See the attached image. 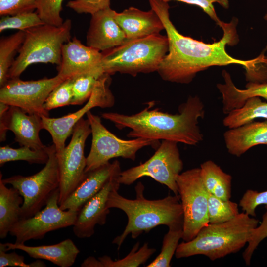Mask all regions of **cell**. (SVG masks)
Returning <instances> with one entry per match:
<instances>
[{"label":"cell","mask_w":267,"mask_h":267,"mask_svg":"<svg viewBox=\"0 0 267 267\" xmlns=\"http://www.w3.org/2000/svg\"><path fill=\"white\" fill-rule=\"evenodd\" d=\"M44 23L37 12H28L14 15L5 16L0 20V32L8 29L25 31Z\"/></svg>","instance_id":"cell-33"},{"label":"cell","mask_w":267,"mask_h":267,"mask_svg":"<svg viewBox=\"0 0 267 267\" xmlns=\"http://www.w3.org/2000/svg\"><path fill=\"white\" fill-rule=\"evenodd\" d=\"M238 205L228 200H223L208 193V216L209 223L226 222L239 214Z\"/></svg>","instance_id":"cell-32"},{"label":"cell","mask_w":267,"mask_h":267,"mask_svg":"<svg viewBox=\"0 0 267 267\" xmlns=\"http://www.w3.org/2000/svg\"><path fill=\"white\" fill-rule=\"evenodd\" d=\"M49 158L47 146L42 149H33L28 146L13 148L9 145L0 147V165L19 160L27 161L30 164H46Z\"/></svg>","instance_id":"cell-29"},{"label":"cell","mask_w":267,"mask_h":267,"mask_svg":"<svg viewBox=\"0 0 267 267\" xmlns=\"http://www.w3.org/2000/svg\"><path fill=\"white\" fill-rule=\"evenodd\" d=\"M121 172L118 160L108 162L85 173L84 178L75 190L59 205L63 210L78 212L84 205L97 194L113 176Z\"/></svg>","instance_id":"cell-19"},{"label":"cell","mask_w":267,"mask_h":267,"mask_svg":"<svg viewBox=\"0 0 267 267\" xmlns=\"http://www.w3.org/2000/svg\"><path fill=\"white\" fill-rule=\"evenodd\" d=\"M260 118L267 119V102L262 101L260 97H253L248 99L241 107L228 113L223 120V124L231 129Z\"/></svg>","instance_id":"cell-27"},{"label":"cell","mask_w":267,"mask_h":267,"mask_svg":"<svg viewBox=\"0 0 267 267\" xmlns=\"http://www.w3.org/2000/svg\"><path fill=\"white\" fill-rule=\"evenodd\" d=\"M43 128L41 116L29 114L21 109L0 102V141L6 140L8 130L15 135V141L20 146H28L33 149H44L39 132Z\"/></svg>","instance_id":"cell-15"},{"label":"cell","mask_w":267,"mask_h":267,"mask_svg":"<svg viewBox=\"0 0 267 267\" xmlns=\"http://www.w3.org/2000/svg\"><path fill=\"white\" fill-rule=\"evenodd\" d=\"M139 242H137L130 253L121 259L116 261L110 257L104 255L96 259L94 257H89L81 264L82 267H137L144 264L156 252V249L149 248L145 243L138 248Z\"/></svg>","instance_id":"cell-26"},{"label":"cell","mask_w":267,"mask_h":267,"mask_svg":"<svg viewBox=\"0 0 267 267\" xmlns=\"http://www.w3.org/2000/svg\"><path fill=\"white\" fill-rule=\"evenodd\" d=\"M168 47L167 36L160 34L126 40L101 52V66L104 73L110 75L118 72L135 76L157 71Z\"/></svg>","instance_id":"cell-5"},{"label":"cell","mask_w":267,"mask_h":267,"mask_svg":"<svg viewBox=\"0 0 267 267\" xmlns=\"http://www.w3.org/2000/svg\"><path fill=\"white\" fill-rule=\"evenodd\" d=\"M176 182L183 213L184 241L193 239L209 223L208 197L200 168L187 170L177 178Z\"/></svg>","instance_id":"cell-10"},{"label":"cell","mask_w":267,"mask_h":267,"mask_svg":"<svg viewBox=\"0 0 267 267\" xmlns=\"http://www.w3.org/2000/svg\"><path fill=\"white\" fill-rule=\"evenodd\" d=\"M73 79H65L56 87L46 98L44 108L47 111L71 105L73 97Z\"/></svg>","instance_id":"cell-34"},{"label":"cell","mask_w":267,"mask_h":267,"mask_svg":"<svg viewBox=\"0 0 267 267\" xmlns=\"http://www.w3.org/2000/svg\"><path fill=\"white\" fill-rule=\"evenodd\" d=\"M0 249L22 250L35 259H44L61 267H70L75 263L80 250L70 239L50 245L29 246L25 244L0 243Z\"/></svg>","instance_id":"cell-21"},{"label":"cell","mask_w":267,"mask_h":267,"mask_svg":"<svg viewBox=\"0 0 267 267\" xmlns=\"http://www.w3.org/2000/svg\"><path fill=\"white\" fill-rule=\"evenodd\" d=\"M115 19L124 32L127 40L160 34L164 30L158 15L151 9L147 11L131 7L115 13Z\"/></svg>","instance_id":"cell-20"},{"label":"cell","mask_w":267,"mask_h":267,"mask_svg":"<svg viewBox=\"0 0 267 267\" xmlns=\"http://www.w3.org/2000/svg\"><path fill=\"white\" fill-rule=\"evenodd\" d=\"M25 38V31L16 33L0 40V86L9 79L8 72L14 61V57L22 45Z\"/></svg>","instance_id":"cell-28"},{"label":"cell","mask_w":267,"mask_h":267,"mask_svg":"<svg viewBox=\"0 0 267 267\" xmlns=\"http://www.w3.org/2000/svg\"><path fill=\"white\" fill-rule=\"evenodd\" d=\"M119 188H115L110 192L107 201L108 208L119 209L128 217L124 230L112 241L118 250L129 234L135 239L159 225L169 227L183 224V210L178 194L168 195L161 199L148 200L143 194L144 186L139 182L135 187L136 198L132 200L119 194Z\"/></svg>","instance_id":"cell-3"},{"label":"cell","mask_w":267,"mask_h":267,"mask_svg":"<svg viewBox=\"0 0 267 267\" xmlns=\"http://www.w3.org/2000/svg\"><path fill=\"white\" fill-rule=\"evenodd\" d=\"M183 224H177L168 227L165 235L161 251L156 258L146 267H170L172 257L175 254L180 239L183 234Z\"/></svg>","instance_id":"cell-31"},{"label":"cell","mask_w":267,"mask_h":267,"mask_svg":"<svg viewBox=\"0 0 267 267\" xmlns=\"http://www.w3.org/2000/svg\"><path fill=\"white\" fill-rule=\"evenodd\" d=\"M102 53L74 37L62 47L58 75L65 79L101 68Z\"/></svg>","instance_id":"cell-17"},{"label":"cell","mask_w":267,"mask_h":267,"mask_svg":"<svg viewBox=\"0 0 267 267\" xmlns=\"http://www.w3.org/2000/svg\"><path fill=\"white\" fill-rule=\"evenodd\" d=\"M44 267L45 264L40 259L26 264L24 262V257L18 255L15 252L6 253L0 249V267Z\"/></svg>","instance_id":"cell-40"},{"label":"cell","mask_w":267,"mask_h":267,"mask_svg":"<svg viewBox=\"0 0 267 267\" xmlns=\"http://www.w3.org/2000/svg\"><path fill=\"white\" fill-rule=\"evenodd\" d=\"M91 133L88 120L82 118L73 128L70 143L61 153L56 154L60 178L59 205L75 190L84 178L87 164L84 148Z\"/></svg>","instance_id":"cell-11"},{"label":"cell","mask_w":267,"mask_h":267,"mask_svg":"<svg viewBox=\"0 0 267 267\" xmlns=\"http://www.w3.org/2000/svg\"><path fill=\"white\" fill-rule=\"evenodd\" d=\"M86 115L91 130L92 142L87 157L85 173L109 162L112 158L134 160L137 152L141 148L151 146L157 149L160 144L159 141L144 138L121 139L103 125L98 116L90 111Z\"/></svg>","instance_id":"cell-8"},{"label":"cell","mask_w":267,"mask_h":267,"mask_svg":"<svg viewBox=\"0 0 267 267\" xmlns=\"http://www.w3.org/2000/svg\"><path fill=\"white\" fill-rule=\"evenodd\" d=\"M168 2L170 1H177L189 4L198 6L201 8L216 24L220 21L213 5V3H218L223 8L227 9L229 6V0H161Z\"/></svg>","instance_id":"cell-41"},{"label":"cell","mask_w":267,"mask_h":267,"mask_svg":"<svg viewBox=\"0 0 267 267\" xmlns=\"http://www.w3.org/2000/svg\"><path fill=\"white\" fill-rule=\"evenodd\" d=\"M59 198V188L54 192L44 209L32 217L21 219L13 226L9 234L16 237L15 244L41 239L49 232L74 225L78 212L61 209Z\"/></svg>","instance_id":"cell-13"},{"label":"cell","mask_w":267,"mask_h":267,"mask_svg":"<svg viewBox=\"0 0 267 267\" xmlns=\"http://www.w3.org/2000/svg\"><path fill=\"white\" fill-rule=\"evenodd\" d=\"M223 138L228 153L240 157L255 146L267 145V120L252 121L229 129L224 133Z\"/></svg>","instance_id":"cell-22"},{"label":"cell","mask_w":267,"mask_h":267,"mask_svg":"<svg viewBox=\"0 0 267 267\" xmlns=\"http://www.w3.org/2000/svg\"><path fill=\"white\" fill-rule=\"evenodd\" d=\"M64 0H37L36 12L44 23L60 26L64 22L60 15Z\"/></svg>","instance_id":"cell-35"},{"label":"cell","mask_w":267,"mask_h":267,"mask_svg":"<svg viewBox=\"0 0 267 267\" xmlns=\"http://www.w3.org/2000/svg\"><path fill=\"white\" fill-rule=\"evenodd\" d=\"M104 74L101 68L72 77L73 97L71 105H80L88 101L98 80Z\"/></svg>","instance_id":"cell-30"},{"label":"cell","mask_w":267,"mask_h":267,"mask_svg":"<svg viewBox=\"0 0 267 267\" xmlns=\"http://www.w3.org/2000/svg\"><path fill=\"white\" fill-rule=\"evenodd\" d=\"M110 0H73L66 6L78 14H90L91 15L110 7Z\"/></svg>","instance_id":"cell-39"},{"label":"cell","mask_w":267,"mask_h":267,"mask_svg":"<svg viewBox=\"0 0 267 267\" xmlns=\"http://www.w3.org/2000/svg\"><path fill=\"white\" fill-rule=\"evenodd\" d=\"M152 107L148 105L131 115L104 112L101 116L119 130L129 128V137L169 140L189 145H196L203 140L198 123L204 116V105L197 96H190L175 114L151 109Z\"/></svg>","instance_id":"cell-2"},{"label":"cell","mask_w":267,"mask_h":267,"mask_svg":"<svg viewBox=\"0 0 267 267\" xmlns=\"http://www.w3.org/2000/svg\"><path fill=\"white\" fill-rule=\"evenodd\" d=\"M267 205V190L258 192L248 189L239 202V206L244 212L252 217L256 216V208L260 205Z\"/></svg>","instance_id":"cell-38"},{"label":"cell","mask_w":267,"mask_h":267,"mask_svg":"<svg viewBox=\"0 0 267 267\" xmlns=\"http://www.w3.org/2000/svg\"><path fill=\"white\" fill-rule=\"evenodd\" d=\"M110 7L92 15L86 35L87 45L102 52L117 47L126 40Z\"/></svg>","instance_id":"cell-18"},{"label":"cell","mask_w":267,"mask_h":267,"mask_svg":"<svg viewBox=\"0 0 267 267\" xmlns=\"http://www.w3.org/2000/svg\"><path fill=\"white\" fill-rule=\"evenodd\" d=\"M0 173V238H5L13 226L21 220L23 197L15 188H8Z\"/></svg>","instance_id":"cell-24"},{"label":"cell","mask_w":267,"mask_h":267,"mask_svg":"<svg viewBox=\"0 0 267 267\" xmlns=\"http://www.w3.org/2000/svg\"><path fill=\"white\" fill-rule=\"evenodd\" d=\"M110 83V75L105 73L98 80L89 99L82 108L59 118L41 116L43 128L51 134L57 154L63 151L75 125L85 114L94 107L109 108L114 105L115 98L109 89Z\"/></svg>","instance_id":"cell-14"},{"label":"cell","mask_w":267,"mask_h":267,"mask_svg":"<svg viewBox=\"0 0 267 267\" xmlns=\"http://www.w3.org/2000/svg\"><path fill=\"white\" fill-rule=\"evenodd\" d=\"M151 9L158 15L168 40V51L161 62L157 72L161 78L173 83L188 84L197 73L214 66L235 64L243 66L246 73L254 69L260 56L249 60L234 58L225 50L227 45H236L238 41V19L229 23L220 20L217 24L223 30L218 42L206 44L185 36L176 28L170 18L168 3L161 0H148Z\"/></svg>","instance_id":"cell-1"},{"label":"cell","mask_w":267,"mask_h":267,"mask_svg":"<svg viewBox=\"0 0 267 267\" xmlns=\"http://www.w3.org/2000/svg\"><path fill=\"white\" fill-rule=\"evenodd\" d=\"M222 75L224 83L218 84L217 87L222 95L224 113L227 114L241 107L251 97H262L267 100V83L249 82L245 89H239L233 83L228 72L223 70Z\"/></svg>","instance_id":"cell-23"},{"label":"cell","mask_w":267,"mask_h":267,"mask_svg":"<svg viewBox=\"0 0 267 267\" xmlns=\"http://www.w3.org/2000/svg\"><path fill=\"white\" fill-rule=\"evenodd\" d=\"M203 182L208 193L223 200H230L231 196L232 177L224 172L212 160L200 165Z\"/></svg>","instance_id":"cell-25"},{"label":"cell","mask_w":267,"mask_h":267,"mask_svg":"<svg viewBox=\"0 0 267 267\" xmlns=\"http://www.w3.org/2000/svg\"><path fill=\"white\" fill-rule=\"evenodd\" d=\"M264 19L266 20H267V14L264 16Z\"/></svg>","instance_id":"cell-42"},{"label":"cell","mask_w":267,"mask_h":267,"mask_svg":"<svg viewBox=\"0 0 267 267\" xmlns=\"http://www.w3.org/2000/svg\"><path fill=\"white\" fill-rule=\"evenodd\" d=\"M37 0H0V15L5 16L32 12Z\"/></svg>","instance_id":"cell-37"},{"label":"cell","mask_w":267,"mask_h":267,"mask_svg":"<svg viewBox=\"0 0 267 267\" xmlns=\"http://www.w3.org/2000/svg\"><path fill=\"white\" fill-rule=\"evenodd\" d=\"M72 22L60 26L44 24L25 31V38L8 72V79L19 77L30 65L51 63L60 65L63 45L70 40Z\"/></svg>","instance_id":"cell-6"},{"label":"cell","mask_w":267,"mask_h":267,"mask_svg":"<svg viewBox=\"0 0 267 267\" xmlns=\"http://www.w3.org/2000/svg\"><path fill=\"white\" fill-rule=\"evenodd\" d=\"M49 158L44 167L30 176L14 175L4 178L5 184L16 188L23 197L21 219L32 217L45 206L60 186V171L54 144L47 146Z\"/></svg>","instance_id":"cell-7"},{"label":"cell","mask_w":267,"mask_h":267,"mask_svg":"<svg viewBox=\"0 0 267 267\" xmlns=\"http://www.w3.org/2000/svg\"><path fill=\"white\" fill-rule=\"evenodd\" d=\"M178 143L162 140L153 155L144 163L121 171L120 184L129 185L143 177H149L178 195L176 179L183 169Z\"/></svg>","instance_id":"cell-9"},{"label":"cell","mask_w":267,"mask_h":267,"mask_svg":"<svg viewBox=\"0 0 267 267\" xmlns=\"http://www.w3.org/2000/svg\"><path fill=\"white\" fill-rule=\"evenodd\" d=\"M267 238V210L262 216L260 224L253 231L247 246L243 253V258L246 265L249 266L255 250L259 244Z\"/></svg>","instance_id":"cell-36"},{"label":"cell","mask_w":267,"mask_h":267,"mask_svg":"<svg viewBox=\"0 0 267 267\" xmlns=\"http://www.w3.org/2000/svg\"><path fill=\"white\" fill-rule=\"evenodd\" d=\"M259 223L258 220L243 212L226 222L209 223L193 239L179 244L175 257L202 255L215 261L237 253L248 243Z\"/></svg>","instance_id":"cell-4"},{"label":"cell","mask_w":267,"mask_h":267,"mask_svg":"<svg viewBox=\"0 0 267 267\" xmlns=\"http://www.w3.org/2000/svg\"><path fill=\"white\" fill-rule=\"evenodd\" d=\"M65 79L57 74L50 78L23 81L10 78L0 87V102L16 106L29 114L48 117L44 102L52 90Z\"/></svg>","instance_id":"cell-12"},{"label":"cell","mask_w":267,"mask_h":267,"mask_svg":"<svg viewBox=\"0 0 267 267\" xmlns=\"http://www.w3.org/2000/svg\"><path fill=\"white\" fill-rule=\"evenodd\" d=\"M120 174L112 177L103 188L78 211L73 225V231L77 237L89 238L94 234L96 224L103 225L105 224L107 216L110 213V209L107 207L108 197L113 189L119 188Z\"/></svg>","instance_id":"cell-16"}]
</instances>
